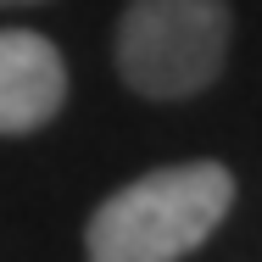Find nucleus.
I'll use <instances>...</instances> for the list:
<instances>
[{"instance_id":"obj_3","label":"nucleus","mask_w":262,"mask_h":262,"mask_svg":"<svg viewBox=\"0 0 262 262\" xmlns=\"http://www.w3.org/2000/svg\"><path fill=\"white\" fill-rule=\"evenodd\" d=\"M67 101V67L45 34L0 28V140L45 128Z\"/></svg>"},{"instance_id":"obj_2","label":"nucleus","mask_w":262,"mask_h":262,"mask_svg":"<svg viewBox=\"0 0 262 262\" xmlns=\"http://www.w3.org/2000/svg\"><path fill=\"white\" fill-rule=\"evenodd\" d=\"M229 0H134L117 17V73L134 95H201L229 56Z\"/></svg>"},{"instance_id":"obj_1","label":"nucleus","mask_w":262,"mask_h":262,"mask_svg":"<svg viewBox=\"0 0 262 262\" xmlns=\"http://www.w3.org/2000/svg\"><path fill=\"white\" fill-rule=\"evenodd\" d=\"M234 207V173L223 162H179L157 167L123 190H112L90 229L84 257L90 262H179L207 246L212 229Z\"/></svg>"},{"instance_id":"obj_4","label":"nucleus","mask_w":262,"mask_h":262,"mask_svg":"<svg viewBox=\"0 0 262 262\" xmlns=\"http://www.w3.org/2000/svg\"><path fill=\"white\" fill-rule=\"evenodd\" d=\"M0 6H34V0H0Z\"/></svg>"}]
</instances>
